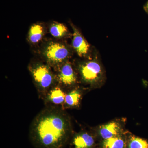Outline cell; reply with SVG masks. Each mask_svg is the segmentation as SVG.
<instances>
[{
	"label": "cell",
	"instance_id": "ba28073f",
	"mask_svg": "<svg viewBox=\"0 0 148 148\" xmlns=\"http://www.w3.org/2000/svg\"><path fill=\"white\" fill-rule=\"evenodd\" d=\"M73 30L72 47L78 55L82 58L91 56L90 45L86 40L79 30L73 24H71Z\"/></svg>",
	"mask_w": 148,
	"mask_h": 148
},
{
	"label": "cell",
	"instance_id": "9a60e30c",
	"mask_svg": "<svg viewBox=\"0 0 148 148\" xmlns=\"http://www.w3.org/2000/svg\"><path fill=\"white\" fill-rule=\"evenodd\" d=\"M143 9H144V10L145 11L146 13L148 14V0L147 1L143 6Z\"/></svg>",
	"mask_w": 148,
	"mask_h": 148
},
{
	"label": "cell",
	"instance_id": "5b68a950",
	"mask_svg": "<svg viewBox=\"0 0 148 148\" xmlns=\"http://www.w3.org/2000/svg\"><path fill=\"white\" fill-rule=\"evenodd\" d=\"M56 75L57 84L66 91L79 86V79L75 67L69 61L57 67Z\"/></svg>",
	"mask_w": 148,
	"mask_h": 148
},
{
	"label": "cell",
	"instance_id": "30bf717a",
	"mask_svg": "<svg viewBox=\"0 0 148 148\" xmlns=\"http://www.w3.org/2000/svg\"><path fill=\"white\" fill-rule=\"evenodd\" d=\"M66 91L58 84L51 89L43 99L46 106H59L62 108L65 102Z\"/></svg>",
	"mask_w": 148,
	"mask_h": 148
},
{
	"label": "cell",
	"instance_id": "4fadbf2b",
	"mask_svg": "<svg viewBox=\"0 0 148 148\" xmlns=\"http://www.w3.org/2000/svg\"><path fill=\"white\" fill-rule=\"evenodd\" d=\"M44 29L42 26L39 24H34L29 30V39L32 43H37L42 39Z\"/></svg>",
	"mask_w": 148,
	"mask_h": 148
},
{
	"label": "cell",
	"instance_id": "9c48e42d",
	"mask_svg": "<svg viewBox=\"0 0 148 148\" xmlns=\"http://www.w3.org/2000/svg\"><path fill=\"white\" fill-rule=\"evenodd\" d=\"M84 88L82 86L74 87L66 91L65 102L62 108L68 109H77L81 103Z\"/></svg>",
	"mask_w": 148,
	"mask_h": 148
},
{
	"label": "cell",
	"instance_id": "8fae6325",
	"mask_svg": "<svg viewBox=\"0 0 148 148\" xmlns=\"http://www.w3.org/2000/svg\"><path fill=\"white\" fill-rule=\"evenodd\" d=\"M127 131L122 135L98 142L97 148H126Z\"/></svg>",
	"mask_w": 148,
	"mask_h": 148
},
{
	"label": "cell",
	"instance_id": "52a82bcc",
	"mask_svg": "<svg viewBox=\"0 0 148 148\" xmlns=\"http://www.w3.org/2000/svg\"><path fill=\"white\" fill-rule=\"evenodd\" d=\"M70 143L73 148H97L98 142L92 130H82L74 133Z\"/></svg>",
	"mask_w": 148,
	"mask_h": 148
},
{
	"label": "cell",
	"instance_id": "277c9868",
	"mask_svg": "<svg viewBox=\"0 0 148 148\" xmlns=\"http://www.w3.org/2000/svg\"><path fill=\"white\" fill-rule=\"evenodd\" d=\"M43 52L48 64L56 68L68 61L71 55V50L68 46L61 43L53 42L45 46Z\"/></svg>",
	"mask_w": 148,
	"mask_h": 148
},
{
	"label": "cell",
	"instance_id": "6da1fadb",
	"mask_svg": "<svg viewBox=\"0 0 148 148\" xmlns=\"http://www.w3.org/2000/svg\"><path fill=\"white\" fill-rule=\"evenodd\" d=\"M74 133L71 118L65 110L46 106L32 121L29 135L35 148H64Z\"/></svg>",
	"mask_w": 148,
	"mask_h": 148
},
{
	"label": "cell",
	"instance_id": "8992f818",
	"mask_svg": "<svg viewBox=\"0 0 148 148\" xmlns=\"http://www.w3.org/2000/svg\"><path fill=\"white\" fill-rule=\"evenodd\" d=\"M125 119H117L96 126L91 129L98 142L107 140L124 134L127 131L125 129Z\"/></svg>",
	"mask_w": 148,
	"mask_h": 148
},
{
	"label": "cell",
	"instance_id": "7a4b0ae2",
	"mask_svg": "<svg viewBox=\"0 0 148 148\" xmlns=\"http://www.w3.org/2000/svg\"><path fill=\"white\" fill-rule=\"evenodd\" d=\"M75 67L79 83L87 89L100 88L105 84L106 71L97 52L78 62Z\"/></svg>",
	"mask_w": 148,
	"mask_h": 148
},
{
	"label": "cell",
	"instance_id": "3957f363",
	"mask_svg": "<svg viewBox=\"0 0 148 148\" xmlns=\"http://www.w3.org/2000/svg\"><path fill=\"white\" fill-rule=\"evenodd\" d=\"M29 70L39 96L43 100L49 90L58 84L56 74L48 65L41 63L31 64Z\"/></svg>",
	"mask_w": 148,
	"mask_h": 148
},
{
	"label": "cell",
	"instance_id": "5bb4252c",
	"mask_svg": "<svg viewBox=\"0 0 148 148\" xmlns=\"http://www.w3.org/2000/svg\"><path fill=\"white\" fill-rule=\"evenodd\" d=\"M49 32L51 34L56 38H61L68 34V29L64 24L55 22L51 25Z\"/></svg>",
	"mask_w": 148,
	"mask_h": 148
},
{
	"label": "cell",
	"instance_id": "7c38bea8",
	"mask_svg": "<svg viewBox=\"0 0 148 148\" xmlns=\"http://www.w3.org/2000/svg\"><path fill=\"white\" fill-rule=\"evenodd\" d=\"M126 148H148V140L140 138L127 131Z\"/></svg>",
	"mask_w": 148,
	"mask_h": 148
}]
</instances>
